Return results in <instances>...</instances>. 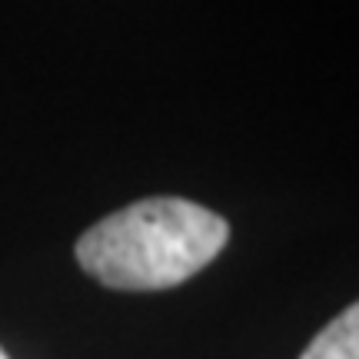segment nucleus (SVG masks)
<instances>
[{
  "label": "nucleus",
  "instance_id": "1",
  "mask_svg": "<svg viewBox=\"0 0 359 359\" xmlns=\"http://www.w3.org/2000/svg\"><path fill=\"white\" fill-rule=\"evenodd\" d=\"M226 240L219 213L183 196H150L93 223L77 240V263L110 290L150 293L196 276Z\"/></svg>",
  "mask_w": 359,
  "mask_h": 359
},
{
  "label": "nucleus",
  "instance_id": "2",
  "mask_svg": "<svg viewBox=\"0 0 359 359\" xmlns=\"http://www.w3.org/2000/svg\"><path fill=\"white\" fill-rule=\"evenodd\" d=\"M299 359H359V303L326 323Z\"/></svg>",
  "mask_w": 359,
  "mask_h": 359
},
{
  "label": "nucleus",
  "instance_id": "3",
  "mask_svg": "<svg viewBox=\"0 0 359 359\" xmlns=\"http://www.w3.org/2000/svg\"><path fill=\"white\" fill-rule=\"evenodd\" d=\"M0 359H7V353H4V349H0Z\"/></svg>",
  "mask_w": 359,
  "mask_h": 359
}]
</instances>
